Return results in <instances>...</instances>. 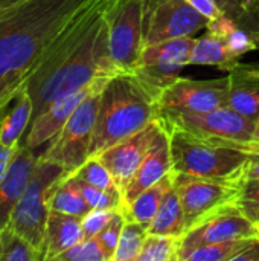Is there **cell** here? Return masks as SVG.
<instances>
[{"label":"cell","instance_id":"cell-1","mask_svg":"<svg viewBox=\"0 0 259 261\" xmlns=\"http://www.w3.org/2000/svg\"><path fill=\"white\" fill-rule=\"evenodd\" d=\"M105 6L107 0H90L82 6L58 34L27 80L34 104L32 121L61 96L96 78L118 73L108 54Z\"/></svg>","mask_w":259,"mask_h":261},{"label":"cell","instance_id":"cell-2","mask_svg":"<svg viewBox=\"0 0 259 261\" xmlns=\"http://www.w3.org/2000/svg\"><path fill=\"white\" fill-rule=\"evenodd\" d=\"M90 0H24L0 14V115L26 86L47 49Z\"/></svg>","mask_w":259,"mask_h":261},{"label":"cell","instance_id":"cell-3","mask_svg":"<svg viewBox=\"0 0 259 261\" xmlns=\"http://www.w3.org/2000/svg\"><path fill=\"white\" fill-rule=\"evenodd\" d=\"M159 116L157 96L133 72L114 73L101 92L90 156L140 132Z\"/></svg>","mask_w":259,"mask_h":261},{"label":"cell","instance_id":"cell-4","mask_svg":"<svg viewBox=\"0 0 259 261\" xmlns=\"http://www.w3.org/2000/svg\"><path fill=\"white\" fill-rule=\"evenodd\" d=\"M172 171L209 180L238 185L243 170L253 153V145L232 144L197 136L179 127H168Z\"/></svg>","mask_w":259,"mask_h":261},{"label":"cell","instance_id":"cell-5","mask_svg":"<svg viewBox=\"0 0 259 261\" xmlns=\"http://www.w3.org/2000/svg\"><path fill=\"white\" fill-rule=\"evenodd\" d=\"M110 78L111 76H102L96 83L93 90L76 107L60 133L50 141L47 150L40 154V159L58 164L64 168L67 176L76 171L89 159L101 92Z\"/></svg>","mask_w":259,"mask_h":261},{"label":"cell","instance_id":"cell-6","mask_svg":"<svg viewBox=\"0 0 259 261\" xmlns=\"http://www.w3.org/2000/svg\"><path fill=\"white\" fill-rule=\"evenodd\" d=\"M66 176L67 173L63 167L40 159L38 156V162L31 176V180L27 182V187L9 220V226L41 252L44 246L46 225L50 213L47 203L49 194L52 187Z\"/></svg>","mask_w":259,"mask_h":261},{"label":"cell","instance_id":"cell-7","mask_svg":"<svg viewBox=\"0 0 259 261\" xmlns=\"http://www.w3.org/2000/svg\"><path fill=\"white\" fill-rule=\"evenodd\" d=\"M143 0H107L108 54L118 72H133L143 47Z\"/></svg>","mask_w":259,"mask_h":261},{"label":"cell","instance_id":"cell-8","mask_svg":"<svg viewBox=\"0 0 259 261\" xmlns=\"http://www.w3.org/2000/svg\"><path fill=\"white\" fill-rule=\"evenodd\" d=\"M159 115L168 127H179L202 138L232 144H249L256 127V121L243 116L229 106L202 113L165 112Z\"/></svg>","mask_w":259,"mask_h":261},{"label":"cell","instance_id":"cell-9","mask_svg":"<svg viewBox=\"0 0 259 261\" xmlns=\"http://www.w3.org/2000/svg\"><path fill=\"white\" fill-rule=\"evenodd\" d=\"M258 236V223L250 220L235 202H229L206 213L179 237L177 260L180 254L202 245L250 239Z\"/></svg>","mask_w":259,"mask_h":261},{"label":"cell","instance_id":"cell-10","mask_svg":"<svg viewBox=\"0 0 259 261\" xmlns=\"http://www.w3.org/2000/svg\"><path fill=\"white\" fill-rule=\"evenodd\" d=\"M143 46L194 37L209 20L188 0H143Z\"/></svg>","mask_w":259,"mask_h":261},{"label":"cell","instance_id":"cell-11","mask_svg":"<svg viewBox=\"0 0 259 261\" xmlns=\"http://www.w3.org/2000/svg\"><path fill=\"white\" fill-rule=\"evenodd\" d=\"M194 37L174 38L142 47L133 73L157 98L160 92L180 78V72L191 64Z\"/></svg>","mask_w":259,"mask_h":261},{"label":"cell","instance_id":"cell-12","mask_svg":"<svg viewBox=\"0 0 259 261\" xmlns=\"http://www.w3.org/2000/svg\"><path fill=\"white\" fill-rule=\"evenodd\" d=\"M229 102V76L217 80L177 78L165 87L159 98V113L191 112L202 113L226 107Z\"/></svg>","mask_w":259,"mask_h":261},{"label":"cell","instance_id":"cell-13","mask_svg":"<svg viewBox=\"0 0 259 261\" xmlns=\"http://www.w3.org/2000/svg\"><path fill=\"white\" fill-rule=\"evenodd\" d=\"M174 187L185 213V231L206 213L235 202L238 185L209 180L183 173H174Z\"/></svg>","mask_w":259,"mask_h":261},{"label":"cell","instance_id":"cell-14","mask_svg":"<svg viewBox=\"0 0 259 261\" xmlns=\"http://www.w3.org/2000/svg\"><path fill=\"white\" fill-rule=\"evenodd\" d=\"M162 127L160 116L150 122L145 128L140 132L122 139L121 142L111 145L98 158L104 162V165L110 170L116 185L121 188V191L127 187V184L131 180L134 173L137 171L139 165L142 164L156 133Z\"/></svg>","mask_w":259,"mask_h":261},{"label":"cell","instance_id":"cell-15","mask_svg":"<svg viewBox=\"0 0 259 261\" xmlns=\"http://www.w3.org/2000/svg\"><path fill=\"white\" fill-rule=\"evenodd\" d=\"M101 78H96L90 84L79 87L64 96H61L55 102H52L41 115H38L31 122V125L23 138L24 139L23 145H26L31 150H35V148L41 147L43 144L50 142L60 133V130L64 127V124L72 116V113L76 110V107L93 90V87L96 86V83Z\"/></svg>","mask_w":259,"mask_h":261},{"label":"cell","instance_id":"cell-16","mask_svg":"<svg viewBox=\"0 0 259 261\" xmlns=\"http://www.w3.org/2000/svg\"><path fill=\"white\" fill-rule=\"evenodd\" d=\"M171 170H172V161H171L169 132L162 121V127L156 133L142 164L139 165L137 171L127 184V187L122 190V196H124L122 208L128 206L142 191L153 187Z\"/></svg>","mask_w":259,"mask_h":261},{"label":"cell","instance_id":"cell-17","mask_svg":"<svg viewBox=\"0 0 259 261\" xmlns=\"http://www.w3.org/2000/svg\"><path fill=\"white\" fill-rule=\"evenodd\" d=\"M37 162L38 156L34 154V150L21 144L3 180L0 182V231L9 225L12 213L31 180Z\"/></svg>","mask_w":259,"mask_h":261},{"label":"cell","instance_id":"cell-18","mask_svg":"<svg viewBox=\"0 0 259 261\" xmlns=\"http://www.w3.org/2000/svg\"><path fill=\"white\" fill-rule=\"evenodd\" d=\"M82 239L84 237L79 217L67 216L58 211H50L46 225L43 246L44 261L56 260L60 254H63Z\"/></svg>","mask_w":259,"mask_h":261},{"label":"cell","instance_id":"cell-19","mask_svg":"<svg viewBox=\"0 0 259 261\" xmlns=\"http://www.w3.org/2000/svg\"><path fill=\"white\" fill-rule=\"evenodd\" d=\"M227 106L243 116L258 121L259 118V75L253 69L238 67L229 75Z\"/></svg>","mask_w":259,"mask_h":261},{"label":"cell","instance_id":"cell-20","mask_svg":"<svg viewBox=\"0 0 259 261\" xmlns=\"http://www.w3.org/2000/svg\"><path fill=\"white\" fill-rule=\"evenodd\" d=\"M191 64L214 66L226 72H234L243 66L240 63V58L229 49L226 38L209 31H206L202 37L194 38Z\"/></svg>","mask_w":259,"mask_h":261},{"label":"cell","instance_id":"cell-21","mask_svg":"<svg viewBox=\"0 0 259 261\" xmlns=\"http://www.w3.org/2000/svg\"><path fill=\"white\" fill-rule=\"evenodd\" d=\"M34 104L27 86H23L21 90L14 98V106L6 109L0 115V144L12 147L21 144L20 139L24 138L29 124L32 121Z\"/></svg>","mask_w":259,"mask_h":261},{"label":"cell","instance_id":"cell-22","mask_svg":"<svg viewBox=\"0 0 259 261\" xmlns=\"http://www.w3.org/2000/svg\"><path fill=\"white\" fill-rule=\"evenodd\" d=\"M174 185V171L171 170L166 176H163L153 187L142 191L128 206L122 208L125 217L128 220H134L145 226H150L154 216L157 214L160 203L168 193V190Z\"/></svg>","mask_w":259,"mask_h":261},{"label":"cell","instance_id":"cell-23","mask_svg":"<svg viewBox=\"0 0 259 261\" xmlns=\"http://www.w3.org/2000/svg\"><path fill=\"white\" fill-rule=\"evenodd\" d=\"M185 213L180 203L179 193L172 185L165 194L157 214L148 226V234L180 237L185 232Z\"/></svg>","mask_w":259,"mask_h":261},{"label":"cell","instance_id":"cell-24","mask_svg":"<svg viewBox=\"0 0 259 261\" xmlns=\"http://www.w3.org/2000/svg\"><path fill=\"white\" fill-rule=\"evenodd\" d=\"M47 203L50 211H58L79 219H82L90 211V206L87 205L81 193L66 177L60 179L52 187Z\"/></svg>","mask_w":259,"mask_h":261},{"label":"cell","instance_id":"cell-25","mask_svg":"<svg viewBox=\"0 0 259 261\" xmlns=\"http://www.w3.org/2000/svg\"><path fill=\"white\" fill-rule=\"evenodd\" d=\"M43 252L9 225L0 231V261H43Z\"/></svg>","mask_w":259,"mask_h":261},{"label":"cell","instance_id":"cell-26","mask_svg":"<svg viewBox=\"0 0 259 261\" xmlns=\"http://www.w3.org/2000/svg\"><path fill=\"white\" fill-rule=\"evenodd\" d=\"M66 179L81 193L90 210H122L124 196L121 188L101 190L73 176H67Z\"/></svg>","mask_w":259,"mask_h":261},{"label":"cell","instance_id":"cell-27","mask_svg":"<svg viewBox=\"0 0 259 261\" xmlns=\"http://www.w3.org/2000/svg\"><path fill=\"white\" fill-rule=\"evenodd\" d=\"M247 240L249 239H240L212 245H202L180 254L177 261H232V258L246 246Z\"/></svg>","mask_w":259,"mask_h":261},{"label":"cell","instance_id":"cell-28","mask_svg":"<svg viewBox=\"0 0 259 261\" xmlns=\"http://www.w3.org/2000/svg\"><path fill=\"white\" fill-rule=\"evenodd\" d=\"M148 236V226L134 220H125L124 229L119 237V243L113 261H136L140 254L145 237Z\"/></svg>","mask_w":259,"mask_h":261},{"label":"cell","instance_id":"cell-29","mask_svg":"<svg viewBox=\"0 0 259 261\" xmlns=\"http://www.w3.org/2000/svg\"><path fill=\"white\" fill-rule=\"evenodd\" d=\"M179 237L148 234L136 261H177Z\"/></svg>","mask_w":259,"mask_h":261},{"label":"cell","instance_id":"cell-30","mask_svg":"<svg viewBox=\"0 0 259 261\" xmlns=\"http://www.w3.org/2000/svg\"><path fill=\"white\" fill-rule=\"evenodd\" d=\"M76 179H81L96 188L101 190H111V188H119L110 173V170L104 165V162L98 156H90L76 171L72 174Z\"/></svg>","mask_w":259,"mask_h":261},{"label":"cell","instance_id":"cell-31","mask_svg":"<svg viewBox=\"0 0 259 261\" xmlns=\"http://www.w3.org/2000/svg\"><path fill=\"white\" fill-rule=\"evenodd\" d=\"M125 214L122 210H116L111 220L108 222V225L96 236L104 254H105V258L107 261H113V255L116 252V248H118V243H119V237H121V232L124 229V225H125Z\"/></svg>","mask_w":259,"mask_h":261},{"label":"cell","instance_id":"cell-32","mask_svg":"<svg viewBox=\"0 0 259 261\" xmlns=\"http://www.w3.org/2000/svg\"><path fill=\"white\" fill-rule=\"evenodd\" d=\"M58 261H107L105 254L96 237L84 239L60 254L56 257Z\"/></svg>","mask_w":259,"mask_h":261},{"label":"cell","instance_id":"cell-33","mask_svg":"<svg viewBox=\"0 0 259 261\" xmlns=\"http://www.w3.org/2000/svg\"><path fill=\"white\" fill-rule=\"evenodd\" d=\"M235 203L250 220L259 225V179H247L240 184Z\"/></svg>","mask_w":259,"mask_h":261},{"label":"cell","instance_id":"cell-34","mask_svg":"<svg viewBox=\"0 0 259 261\" xmlns=\"http://www.w3.org/2000/svg\"><path fill=\"white\" fill-rule=\"evenodd\" d=\"M114 211L116 210H90L81 219L82 237L84 239H93V237H96L108 225V222L111 220Z\"/></svg>","mask_w":259,"mask_h":261},{"label":"cell","instance_id":"cell-35","mask_svg":"<svg viewBox=\"0 0 259 261\" xmlns=\"http://www.w3.org/2000/svg\"><path fill=\"white\" fill-rule=\"evenodd\" d=\"M226 41H227V46L229 49L238 57L241 58L244 54L250 52V50H255L258 49L253 37L250 35L249 31H246L244 28L241 26H237L234 31H231L226 37Z\"/></svg>","mask_w":259,"mask_h":261},{"label":"cell","instance_id":"cell-36","mask_svg":"<svg viewBox=\"0 0 259 261\" xmlns=\"http://www.w3.org/2000/svg\"><path fill=\"white\" fill-rule=\"evenodd\" d=\"M202 15H205L209 21L215 20L224 14H227L226 11V5L224 0H188Z\"/></svg>","mask_w":259,"mask_h":261},{"label":"cell","instance_id":"cell-37","mask_svg":"<svg viewBox=\"0 0 259 261\" xmlns=\"http://www.w3.org/2000/svg\"><path fill=\"white\" fill-rule=\"evenodd\" d=\"M238 24L241 28H244L246 31L249 32H255V31H259V0L249 5L246 9H243L237 18Z\"/></svg>","mask_w":259,"mask_h":261},{"label":"cell","instance_id":"cell-38","mask_svg":"<svg viewBox=\"0 0 259 261\" xmlns=\"http://www.w3.org/2000/svg\"><path fill=\"white\" fill-rule=\"evenodd\" d=\"M232 261H259V236L249 239L246 246L232 258Z\"/></svg>","mask_w":259,"mask_h":261},{"label":"cell","instance_id":"cell-39","mask_svg":"<svg viewBox=\"0 0 259 261\" xmlns=\"http://www.w3.org/2000/svg\"><path fill=\"white\" fill-rule=\"evenodd\" d=\"M20 147H21V144L12 145V147H6V145L0 144V182L3 180L11 162L14 161L15 154L18 153Z\"/></svg>","mask_w":259,"mask_h":261},{"label":"cell","instance_id":"cell-40","mask_svg":"<svg viewBox=\"0 0 259 261\" xmlns=\"http://www.w3.org/2000/svg\"><path fill=\"white\" fill-rule=\"evenodd\" d=\"M247 179H259V148H256L243 170V182Z\"/></svg>","mask_w":259,"mask_h":261},{"label":"cell","instance_id":"cell-41","mask_svg":"<svg viewBox=\"0 0 259 261\" xmlns=\"http://www.w3.org/2000/svg\"><path fill=\"white\" fill-rule=\"evenodd\" d=\"M255 2H258V0H224V5H226L227 14H231L234 18H237V15H238L243 9H246L249 5H252V3H255Z\"/></svg>","mask_w":259,"mask_h":261},{"label":"cell","instance_id":"cell-42","mask_svg":"<svg viewBox=\"0 0 259 261\" xmlns=\"http://www.w3.org/2000/svg\"><path fill=\"white\" fill-rule=\"evenodd\" d=\"M21 2H24V0H0V14H3V12H6L9 9L15 8Z\"/></svg>","mask_w":259,"mask_h":261},{"label":"cell","instance_id":"cell-43","mask_svg":"<svg viewBox=\"0 0 259 261\" xmlns=\"http://www.w3.org/2000/svg\"><path fill=\"white\" fill-rule=\"evenodd\" d=\"M252 145L259 147V118L256 121V127H255V132H253V136H252V141H250Z\"/></svg>","mask_w":259,"mask_h":261},{"label":"cell","instance_id":"cell-44","mask_svg":"<svg viewBox=\"0 0 259 261\" xmlns=\"http://www.w3.org/2000/svg\"><path fill=\"white\" fill-rule=\"evenodd\" d=\"M250 35L253 37V40H255V43H256V46H258V49H259V31L250 32Z\"/></svg>","mask_w":259,"mask_h":261},{"label":"cell","instance_id":"cell-45","mask_svg":"<svg viewBox=\"0 0 259 261\" xmlns=\"http://www.w3.org/2000/svg\"><path fill=\"white\" fill-rule=\"evenodd\" d=\"M253 72H255L256 75H259V69H253Z\"/></svg>","mask_w":259,"mask_h":261}]
</instances>
